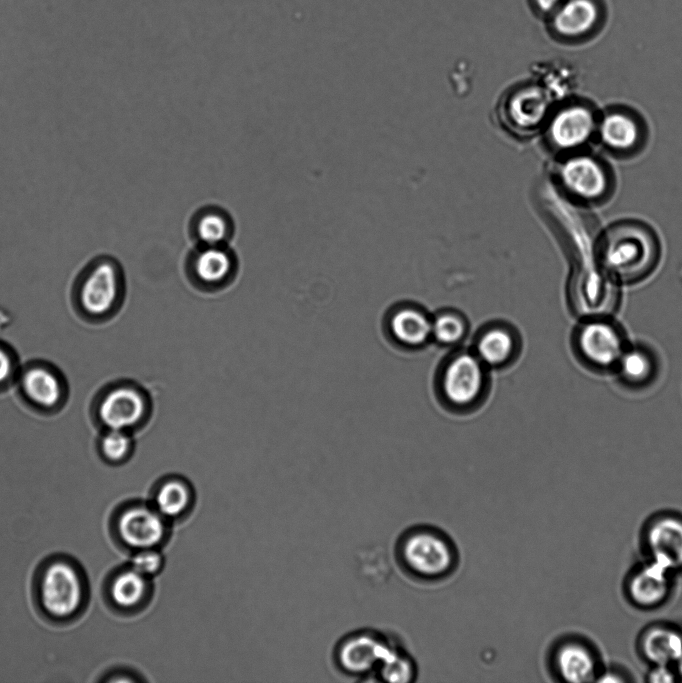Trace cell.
<instances>
[{"label": "cell", "instance_id": "ba28073f", "mask_svg": "<svg viewBox=\"0 0 682 683\" xmlns=\"http://www.w3.org/2000/svg\"><path fill=\"white\" fill-rule=\"evenodd\" d=\"M556 175L563 190L584 202L602 199L609 190V175L602 163L589 154H571L558 165Z\"/></svg>", "mask_w": 682, "mask_h": 683}, {"label": "cell", "instance_id": "ffe728a7", "mask_svg": "<svg viewBox=\"0 0 682 683\" xmlns=\"http://www.w3.org/2000/svg\"><path fill=\"white\" fill-rule=\"evenodd\" d=\"M615 370L628 387L643 388L657 377L658 359L647 346L628 345Z\"/></svg>", "mask_w": 682, "mask_h": 683}, {"label": "cell", "instance_id": "9a60e30c", "mask_svg": "<svg viewBox=\"0 0 682 683\" xmlns=\"http://www.w3.org/2000/svg\"><path fill=\"white\" fill-rule=\"evenodd\" d=\"M149 412L148 396L142 390L131 386L112 390L105 396L99 410L106 426L125 431L141 424Z\"/></svg>", "mask_w": 682, "mask_h": 683}, {"label": "cell", "instance_id": "44dd1931", "mask_svg": "<svg viewBox=\"0 0 682 683\" xmlns=\"http://www.w3.org/2000/svg\"><path fill=\"white\" fill-rule=\"evenodd\" d=\"M598 14L592 0H568L556 9L553 25L564 37H578L593 28Z\"/></svg>", "mask_w": 682, "mask_h": 683}, {"label": "cell", "instance_id": "1f68e13d", "mask_svg": "<svg viewBox=\"0 0 682 683\" xmlns=\"http://www.w3.org/2000/svg\"><path fill=\"white\" fill-rule=\"evenodd\" d=\"M162 565V555L153 548L138 550L130 561V567L147 578L158 573Z\"/></svg>", "mask_w": 682, "mask_h": 683}, {"label": "cell", "instance_id": "8fae6325", "mask_svg": "<svg viewBox=\"0 0 682 683\" xmlns=\"http://www.w3.org/2000/svg\"><path fill=\"white\" fill-rule=\"evenodd\" d=\"M598 120L590 106L564 105L546 123L547 140L556 150L569 152L584 146L597 132Z\"/></svg>", "mask_w": 682, "mask_h": 683}, {"label": "cell", "instance_id": "484cf974", "mask_svg": "<svg viewBox=\"0 0 682 683\" xmlns=\"http://www.w3.org/2000/svg\"><path fill=\"white\" fill-rule=\"evenodd\" d=\"M513 348V337L503 328H492L484 332L477 345L480 359L490 365L504 363L511 356Z\"/></svg>", "mask_w": 682, "mask_h": 683}, {"label": "cell", "instance_id": "30bf717a", "mask_svg": "<svg viewBox=\"0 0 682 683\" xmlns=\"http://www.w3.org/2000/svg\"><path fill=\"white\" fill-rule=\"evenodd\" d=\"M550 661L554 675L571 683L595 681L603 667L594 645L579 636H567L557 642Z\"/></svg>", "mask_w": 682, "mask_h": 683}, {"label": "cell", "instance_id": "e575fe53", "mask_svg": "<svg viewBox=\"0 0 682 683\" xmlns=\"http://www.w3.org/2000/svg\"><path fill=\"white\" fill-rule=\"evenodd\" d=\"M11 362L7 353L0 348V382L4 381L10 374Z\"/></svg>", "mask_w": 682, "mask_h": 683}, {"label": "cell", "instance_id": "3957f363", "mask_svg": "<svg viewBox=\"0 0 682 683\" xmlns=\"http://www.w3.org/2000/svg\"><path fill=\"white\" fill-rule=\"evenodd\" d=\"M552 103L536 81L513 84L497 101V121L512 136L529 137L546 125Z\"/></svg>", "mask_w": 682, "mask_h": 683}, {"label": "cell", "instance_id": "4dcf8cb0", "mask_svg": "<svg viewBox=\"0 0 682 683\" xmlns=\"http://www.w3.org/2000/svg\"><path fill=\"white\" fill-rule=\"evenodd\" d=\"M132 448V439L125 430L110 429L101 441L104 456L112 461H120L128 456Z\"/></svg>", "mask_w": 682, "mask_h": 683}, {"label": "cell", "instance_id": "8992f818", "mask_svg": "<svg viewBox=\"0 0 682 683\" xmlns=\"http://www.w3.org/2000/svg\"><path fill=\"white\" fill-rule=\"evenodd\" d=\"M40 602L55 618H69L81 607L84 582L75 566L66 561L50 563L40 580Z\"/></svg>", "mask_w": 682, "mask_h": 683}, {"label": "cell", "instance_id": "83f0119b", "mask_svg": "<svg viewBox=\"0 0 682 683\" xmlns=\"http://www.w3.org/2000/svg\"><path fill=\"white\" fill-rule=\"evenodd\" d=\"M375 675L382 681L407 683L414 679L416 668L408 654L393 646L380 664Z\"/></svg>", "mask_w": 682, "mask_h": 683}, {"label": "cell", "instance_id": "7c38bea8", "mask_svg": "<svg viewBox=\"0 0 682 683\" xmlns=\"http://www.w3.org/2000/svg\"><path fill=\"white\" fill-rule=\"evenodd\" d=\"M236 273V257L224 245H200L187 262V275L191 283L204 291L225 288Z\"/></svg>", "mask_w": 682, "mask_h": 683}, {"label": "cell", "instance_id": "7a4b0ae2", "mask_svg": "<svg viewBox=\"0 0 682 683\" xmlns=\"http://www.w3.org/2000/svg\"><path fill=\"white\" fill-rule=\"evenodd\" d=\"M397 556L410 574L424 580L447 577L457 564L452 541L441 531L425 526L412 528L402 535Z\"/></svg>", "mask_w": 682, "mask_h": 683}, {"label": "cell", "instance_id": "4fadbf2b", "mask_svg": "<svg viewBox=\"0 0 682 683\" xmlns=\"http://www.w3.org/2000/svg\"><path fill=\"white\" fill-rule=\"evenodd\" d=\"M393 646L377 632L361 631L351 635L340 645L338 661L347 673L368 676L376 673Z\"/></svg>", "mask_w": 682, "mask_h": 683}, {"label": "cell", "instance_id": "f546056e", "mask_svg": "<svg viewBox=\"0 0 682 683\" xmlns=\"http://www.w3.org/2000/svg\"><path fill=\"white\" fill-rule=\"evenodd\" d=\"M465 333L464 321L453 313H443L432 322L431 334L443 344L458 342Z\"/></svg>", "mask_w": 682, "mask_h": 683}, {"label": "cell", "instance_id": "d590c367", "mask_svg": "<svg viewBox=\"0 0 682 683\" xmlns=\"http://www.w3.org/2000/svg\"><path fill=\"white\" fill-rule=\"evenodd\" d=\"M534 3V6L540 11V12H551L553 10H556L557 7L560 4L561 0H532Z\"/></svg>", "mask_w": 682, "mask_h": 683}, {"label": "cell", "instance_id": "8d00e7d4", "mask_svg": "<svg viewBox=\"0 0 682 683\" xmlns=\"http://www.w3.org/2000/svg\"><path fill=\"white\" fill-rule=\"evenodd\" d=\"M674 669L678 675L679 680H682V656L679 658V660L674 665Z\"/></svg>", "mask_w": 682, "mask_h": 683}, {"label": "cell", "instance_id": "d6986e66", "mask_svg": "<svg viewBox=\"0 0 682 683\" xmlns=\"http://www.w3.org/2000/svg\"><path fill=\"white\" fill-rule=\"evenodd\" d=\"M597 133L604 146L620 153L633 150L641 139L639 122L632 114L618 110L603 115Z\"/></svg>", "mask_w": 682, "mask_h": 683}, {"label": "cell", "instance_id": "4316f807", "mask_svg": "<svg viewBox=\"0 0 682 683\" xmlns=\"http://www.w3.org/2000/svg\"><path fill=\"white\" fill-rule=\"evenodd\" d=\"M157 511L164 517H177L189 506L191 492L181 480L172 479L163 483L156 495Z\"/></svg>", "mask_w": 682, "mask_h": 683}, {"label": "cell", "instance_id": "2e32d148", "mask_svg": "<svg viewBox=\"0 0 682 683\" xmlns=\"http://www.w3.org/2000/svg\"><path fill=\"white\" fill-rule=\"evenodd\" d=\"M637 652L652 665L674 666L682 656V627L673 622H654L637 638Z\"/></svg>", "mask_w": 682, "mask_h": 683}, {"label": "cell", "instance_id": "603a6c76", "mask_svg": "<svg viewBox=\"0 0 682 683\" xmlns=\"http://www.w3.org/2000/svg\"><path fill=\"white\" fill-rule=\"evenodd\" d=\"M193 231L200 245H224L232 235V221L220 209H203L194 219Z\"/></svg>", "mask_w": 682, "mask_h": 683}, {"label": "cell", "instance_id": "e0dca14e", "mask_svg": "<svg viewBox=\"0 0 682 683\" xmlns=\"http://www.w3.org/2000/svg\"><path fill=\"white\" fill-rule=\"evenodd\" d=\"M120 539L129 547L140 550L157 546L165 536V522L157 510L133 506L124 510L117 521Z\"/></svg>", "mask_w": 682, "mask_h": 683}, {"label": "cell", "instance_id": "7402d4cb", "mask_svg": "<svg viewBox=\"0 0 682 683\" xmlns=\"http://www.w3.org/2000/svg\"><path fill=\"white\" fill-rule=\"evenodd\" d=\"M390 328L393 336L409 346L423 344L431 335L432 322L421 311L403 308L391 318Z\"/></svg>", "mask_w": 682, "mask_h": 683}, {"label": "cell", "instance_id": "9c48e42d", "mask_svg": "<svg viewBox=\"0 0 682 683\" xmlns=\"http://www.w3.org/2000/svg\"><path fill=\"white\" fill-rule=\"evenodd\" d=\"M569 297L573 310L582 319L609 317L619 299L617 282L602 269L584 270L572 278Z\"/></svg>", "mask_w": 682, "mask_h": 683}, {"label": "cell", "instance_id": "ac0fdd59", "mask_svg": "<svg viewBox=\"0 0 682 683\" xmlns=\"http://www.w3.org/2000/svg\"><path fill=\"white\" fill-rule=\"evenodd\" d=\"M118 289L117 265L111 259L102 258L93 264L83 283L82 305L91 314H103L113 306Z\"/></svg>", "mask_w": 682, "mask_h": 683}, {"label": "cell", "instance_id": "277c9868", "mask_svg": "<svg viewBox=\"0 0 682 683\" xmlns=\"http://www.w3.org/2000/svg\"><path fill=\"white\" fill-rule=\"evenodd\" d=\"M579 360L595 371L615 370L627 348L623 329L609 317L583 319L573 333Z\"/></svg>", "mask_w": 682, "mask_h": 683}, {"label": "cell", "instance_id": "5b68a950", "mask_svg": "<svg viewBox=\"0 0 682 683\" xmlns=\"http://www.w3.org/2000/svg\"><path fill=\"white\" fill-rule=\"evenodd\" d=\"M641 547L646 559L652 560L675 575L682 573V514L660 511L644 523Z\"/></svg>", "mask_w": 682, "mask_h": 683}, {"label": "cell", "instance_id": "52a82bcc", "mask_svg": "<svg viewBox=\"0 0 682 683\" xmlns=\"http://www.w3.org/2000/svg\"><path fill=\"white\" fill-rule=\"evenodd\" d=\"M674 578L670 570L645 558L627 573L623 583L625 598L636 609H658L672 597Z\"/></svg>", "mask_w": 682, "mask_h": 683}, {"label": "cell", "instance_id": "cb8c5ba5", "mask_svg": "<svg viewBox=\"0 0 682 683\" xmlns=\"http://www.w3.org/2000/svg\"><path fill=\"white\" fill-rule=\"evenodd\" d=\"M148 590V578L131 567L118 573L110 585L112 601L121 608L138 605Z\"/></svg>", "mask_w": 682, "mask_h": 683}, {"label": "cell", "instance_id": "5bb4252c", "mask_svg": "<svg viewBox=\"0 0 682 683\" xmlns=\"http://www.w3.org/2000/svg\"><path fill=\"white\" fill-rule=\"evenodd\" d=\"M484 372L480 360L468 353L455 356L446 366L442 389L452 404L464 406L472 403L481 393Z\"/></svg>", "mask_w": 682, "mask_h": 683}, {"label": "cell", "instance_id": "d4e9b609", "mask_svg": "<svg viewBox=\"0 0 682 683\" xmlns=\"http://www.w3.org/2000/svg\"><path fill=\"white\" fill-rule=\"evenodd\" d=\"M23 388L32 401L45 407L55 405L61 395L58 379L43 368L28 370L23 377Z\"/></svg>", "mask_w": 682, "mask_h": 683}, {"label": "cell", "instance_id": "f1b7e54d", "mask_svg": "<svg viewBox=\"0 0 682 683\" xmlns=\"http://www.w3.org/2000/svg\"><path fill=\"white\" fill-rule=\"evenodd\" d=\"M536 82L553 102L569 97L576 87L574 73L565 67H553L541 71L537 74Z\"/></svg>", "mask_w": 682, "mask_h": 683}, {"label": "cell", "instance_id": "d6a6232c", "mask_svg": "<svg viewBox=\"0 0 682 683\" xmlns=\"http://www.w3.org/2000/svg\"><path fill=\"white\" fill-rule=\"evenodd\" d=\"M648 682L655 683H670L679 681L678 675L674 666L669 665H652L646 675Z\"/></svg>", "mask_w": 682, "mask_h": 683}, {"label": "cell", "instance_id": "6da1fadb", "mask_svg": "<svg viewBox=\"0 0 682 683\" xmlns=\"http://www.w3.org/2000/svg\"><path fill=\"white\" fill-rule=\"evenodd\" d=\"M597 253L601 269L617 283L644 279L655 269L659 259L654 235L635 223H620L609 228Z\"/></svg>", "mask_w": 682, "mask_h": 683}, {"label": "cell", "instance_id": "836d02e7", "mask_svg": "<svg viewBox=\"0 0 682 683\" xmlns=\"http://www.w3.org/2000/svg\"><path fill=\"white\" fill-rule=\"evenodd\" d=\"M632 680L631 677H628V673L616 666L612 667H602L600 673L598 674L597 678L595 681L598 682H624V681H629Z\"/></svg>", "mask_w": 682, "mask_h": 683}]
</instances>
